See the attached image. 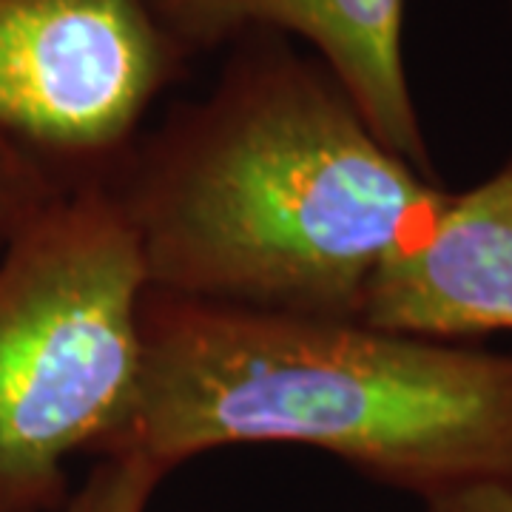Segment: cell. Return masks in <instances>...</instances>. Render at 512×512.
I'll use <instances>...</instances> for the list:
<instances>
[{
    "mask_svg": "<svg viewBox=\"0 0 512 512\" xmlns=\"http://www.w3.org/2000/svg\"><path fill=\"white\" fill-rule=\"evenodd\" d=\"M191 60L268 32L305 43L390 151L436 177L404 60L407 0H151Z\"/></svg>",
    "mask_w": 512,
    "mask_h": 512,
    "instance_id": "5",
    "label": "cell"
},
{
    "mask_svg": "<svg viewBox=\"0 0 512 512\" xmlns=\"http://www.w3.org/2000/svg\"><path fill=\"white\" fill-rule=\"evenodd\" d=\"M359 319L441 342L512 333V154L473 188L444 194L373 276Z\"/></svg>",
    "mask_w": 512,
    "mask_h": 512,
    "instance_id": "6",
    "label": "cell"
},
{
    "mask_svg": "<svg viewBox=\"0 0 512 512\" xmlns=\"http://www.w3.org/2000/svg\"><path fill=\"white\" fill-rule=\"evenodd\" d=\"M424 512H512V487H476L441 495L427 501Z\"/></svg>",
    "mask_w": 512,
    "mask_h": 512,
    "instance_id": "9",
    "label": "cell"
},
{
    "mask_svg": "<svg viewBox=\"0 0 512 512\" xmlns=\"http://www.w3.org/2000/svg\"><path fill=\"white\" fill-rule=\"evenodd\" d=\"M63 191L69 188L52 171H46L20 148L0 143V256Z\"/></svg>",
    "mask_w": 512,
    "mask_h": 512,
    "instance_id": "8",
    "label": "cell"
},
{
    "mask_svg": "<svg viewBox=\"0 0 512 512\" xmlns=\"http://www.w3.org/2000/svg\"><path fill=\"white\" fill-rule=\"evenodd\" d=\"M293 444L419 498L512 487V353L148 291L143 382L100 458L163 473Z\"/></svg>",
    "mask_w": 512,
    "mask_h": 512,
    "instance_id": "2",
    "label": "cell"
},
{
    "mask_svg": "<svg viewBox=\"0 0 512 512\" xmlns=\"http://www.w3.org/2000/svg\"><path fill=\"white\" fill-rule=\"evenodd\" d=\"M188 66L151 0H0V143L106 183Z\"/></svg>",
    "mask_w": 512,
    "mask_h": 512,
    "instance_id": "4",
    "label": "cell"
},
{
    "mask_svg": "<svg viewBox=\"0 0 512 512\" xmlns=\"http://www.w3.org/2000/svg\"><path fill=\"white\" fill-rule=\"evenodd\" d=\"M510 12H512V0H510Z\"/></svg>",
    "mask_w": 512,
    "mask_h": 512,
    "instance_id": "10",
    "label": "cell"
},
{
    "mask_svg": "<svg viewBox=\"0 0 512 512\" xmlns=\"http://www.w3.org/2000/svg\"><path fill=\"white\" fill-rule=\"evenodd\" d=\"M148 279L106 183L63 191L0 256V512H63L143 382Z\"/></svg>",
    "mask_w": 512,
    "mask_h": 512,
    "instance_id": "3",
    "label": "cell"
},
{
    "mask_svg": "<svg viewBox=\"0 0 512 512\" xmlns=\"http://www.w3.org/2000/svg\"><path fill=\"white\" fill-rule=\"evenodd\" d=\"M165 476L168 473L143 458H94L89 476L72 490L63 512H148Z\"/></svg>",
    "mask_w": 512,
    "mask_h": 512,
    "instance_id": "7",
    "label": "cell"
},
{
    "mask_svg": "<svg viewBox=\"0 0 512 512\" xmlns=\"http://www.w3.org/2000/svg\"><path fill=\"white\" fill-rule=\"evenodd\" d=\"M106 185L151 293L325 319H359L447 194L308 49L268 32L231 43L214 86L143 128Z\"/></svg>",
    "mask_w": 512,
    "mask_h": 512,
    "instance_id": "1",
    "label": "cell"
}]
</instances>
